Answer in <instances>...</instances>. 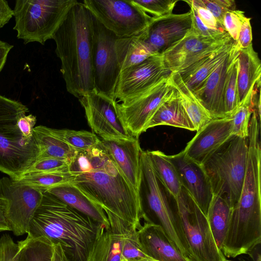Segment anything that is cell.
Listing matches in <instances>:
<instances>
[{
    "mask_svg": "<svg viewBox=\"0 0 261 261\" xmlns=\"http://www.w3.org/2000/svg\"><path fill=\"white\" fill-rule=\"evenodd\" d=\"M106 227L44 192L31 220L28 235L59 244L68 261H90Z\"/></svg>",
    "mask_w": 261,
    "mask_h": 261,
    "instance_id": "obj_1",
    "label": "cell"
},
{
    "mask_svg": "<svg viewBox=\"0 0 261 261\" xmlns=\"http://www.w3.org/2000/svg\"><path fill=\"white\" fill-rule=\"evenodd\" d=\"M92 14L82 2L69 10L54 34L55 52L67 91L79 98L95 89L92 63Z\"/></svg>",
    "mask_w": 261,
    "mask_h": 261,
    "instance_id": "obj_2",
    "label": "cell"
},
{
    "mask_svg": "<svg viewBox=\"0 0 261 261\" xmlns=\"http://www.w3.org/2000/svg\"><path fill=\"white\" fill-rule=\"evenodd\" d=\"M71 184L104 211L140 227L144 214L140 196L113 161L104 169L74 174Z\"/></svg>",
    "mask_w": 261,
    "mask_h": 261,
    "instance_id": "obj_3",
    "label": "cell"
},
{
    "mask_svg": "<svg viewBox=\"0 0 261 261\" xmlns=\"http://www.w3.org/2000/svg\"><path fill=\"white\" fill-rule=\"evenodd\" d=\"M141 169L139 196L142 209L146 210L143 212V219L160 225L173 245L186 258L192 261L175 197L156 174L147 150L142 151Z\"/></svg>",
    "mask_w": 261,
    "mask_h": 261,
    "instance_id": "obj_4",
    "label": "cell"
},
{
    "mask_svg": "<svg viewBox=\"0 0 261 261\" xmlns=\"http://www.w3.org/2000/svg\"><path fill=\"white\" fill-rule=\"evenodd\" d=\"M247 155V138L233 135L202 165L213 195L224 199L232 207L241 195Z\"/></svg>",
    "mask_w": 261,
    "mask_h": 261,
    "instance_id": "obj_5",
    "label": "cell"
},
{
    "mask_svg": "<svg viewBox=\"0 0 261 261\" xmlns=\"http://www.w3.org/2000/svg\"><path fill=\"white\" fill-rule=\"evenodd\" d=\"M76 0H16L13 30L24 44L44 45L52 37Z\"/></svg>",
    "mask_w": 261,
    "mask_h": 261,
    "instance_id": "obj_6",
    "label": "cell"
},
{
    "mask_svg": "<svg viewBox=\"0 0 261 261\" xmlns=\"http://www.w3.org/2000/svg\"><path fill=\"white\" fill-rule=\"evenodd\" d=\"M175 199L192 261H224L226 257L216 243L206 216L189 193L182 187Z\"/></svg>",
    "mask_w": 261,
    "mask_h": 261,
    "instance_id": "obj_7",
    "label": "cell"
},
{
    "mask_svg": "<svg viewBox=\"0 0 261 261\" xmlns=\"http://www.w3.org/2000/svg\"><path fill=\"white\" fill-rule=\"evenodd\" d=\"M82 3L96 19L118 38L140 35L153 18L130 0H84Z\"/></svg>",
    "mask_w": 261,
    "mask_h": 261,
    "instance_id": "obj_8",
    "label": "cell"
},
{
    "mask_svg": "<svg viewBox=\"0 0 261 261\" xmlns=\"http://www.w3.org/2000/svg\"><path fill=\"white\" fill-rule=\"evenodd\" d=\"M92 63L95 89L116 100L115 92L121 71L115 49L118 37L92 14Z\"/></svg>",
    "mask_w": 261,
    "mask_h": 261,
    "instance_id": "obj_9",
    "label": "cell"
},
{
    "mask_svg": "<svg viewBox=\"0 0 261 261\" xmlns=\"http://www.w3.org/2000/svg\"><path fill=\"white\" fill-rule=\"evenodd\" d=\"M170 75L132 99L120 103L116 101L119 118L133 137L138 138L146 131L147 123L158 108L174 93Z\"/></svg>",
    "mask_w": 261,
    "mask_h": 261,
    "instance_id": "obj_10",
    "label": "cell"
},
{
    "mask_svg": "<svg viewBox=\"0 0 261 261\" xmlns=\"http://www.w3.org/2000/svg\"><path fill=\"white\" fill-rule=\"evenodd\" d=\"M43 192L10 177L0 180V195L7 201L6 222L14 235L28 233L29 226L40 204Z\"/></svg>",
    "mask_w": 261,
    "mask_h": 261,
    "instance_id": "obj_11",
    "label": "cell"
},
{
    "mask_svg": "<svg viewBox=\"0 0 261 261\" xmlns=\"http://www.w3.org/2000/svg\"><path fill=\"white\" fill-rule=\"evenodd\" d=\"M89 126L101 139H129L133 136L118 115L116 100L94 89L80 96Z\"/></svg>",
    "mask_w": 261,
    "mask_h": 261,
    "instance_id": "obj_12",
    "label": "cell"
},
{
    "mask_svg": "<svg viewBox=\"0 0 261 261\" xmlns=\"http://www.w3.org/2000/svg\"><path fill=\"white\" fill-rule=\"evenodd\" d=\"M171 73L166 68L162 55L151 56L141 63L120 71L115 99L121 102L132 99L169 76Z\"/></svg>",
    "mask_w": 261,
    "mask_h": 261,
    "instance_id": "obj_13",
    "label": "cell"
},
{
    "mask_svg": "<svg viewBox=\"0 0 261 261\" xmlns=\"http://www.w3.org/2000/svg\"><path fill=\"white\" fill-rule=\"evenodd\" d=\"M38 148L35 139L27 140L17 126L0 133V171L16 180L37 161Z\"/></svg>",
    "mask_w": 261,
    "mask_h": 261,
    "instance_id": "obj_14",
    "label": "cell"
},
{
    "mask_svg": "<svg viewBox=\"0 0 261 261\" xmlns=\"http://www.w3.org/2000/svg\"><path fill=\"white\" fill-rule=\"evenodd\" d=\"M232 40L228 34L214 38L198 36L189 31L162 56L166 68L171 72H176L207 57Z\"/></svg>",
    "mask_w": 261,
    "mask_h": 261,
    "instance_id": "obj_15",
    "label": "cell"
},
{
    "mask_svg": "<svg viewBox=\"0 0 261 261\" xmlns=\"http://www.w3.org/2000/svg\"><path fill=\"white\" fill-rule=\"evenodd\" d=\"M191 23L190 11L182 14L172 13L153 17L147 28L140 36L153 53L162 55L187 35Z\"/></svg>",
    "mask_w": 261,
    "mask_h": 261,
    "instance_id": "obj_16",
    "label": "cell"
},
{
    "mask_svg": "<svg viewBox=\"0 0 261 261\" xmlns=\"http://www.w3.org/2000/svg\"><path fill=\"white\" fill-rule=\"evenodd\" d=\"M232 136L231 116L212 119L197 132L182 151L188 158L202 166Z\"/></svg>",
    "mask_w": 261,
    "mask_h": 261,
    "instance_id": "obj_17",
    "label": "cell"
},
{
    "mask_svg": "<svg viewBox=\"0 0 261 261\" xmlns=\"http://www.w3.org/2000/svg\"><path fill=\"white\" fill-rule=\"evenodd\" d=\"M106 152L127 182L139 195L141 149L138 138L101 139Z\"/></svg>",
    "mask_w": 261,
    "mask_h": 261,
    "instance_id": "obj_18",
    "label": "cell"
},
{
    "mask_svg": "<svg viewBox=\"0 0 261 261\" xmlns=\"http://www.w3.org/2000/svg\"><path fill=\"white\" fill-rule=\"evenodd\" d=\"M168 158L177 171L182 187L206 216L213 193L202 166L188 158L183 151Z\"/></svg>",
    "mask_w": 261,
    "mask_h": 261,
    "instance_id": "obj_19",
    "label": "cell"
},
{
    "mask_svg": "<svg viewBox=\"0 0 261 261\" xmlns=\"http://www.w3.org/2000/svg\"><path fill=\"white\" fill-rule=\"evenodd\" d=\"M238 51L234 42L229 53L217 65L201 87L193 92L213 119L226 117L223 104L226 72Z\"/></svg>",
    "mask_w": 261,
    "mask_h": 261,
    "instance_id": "obj_20",
    "label": "cell"
},
{
    "mask_svg": "<svg viewBox=\"0 0 261 261\" xmlns=\"http://www.w3.org/2000/svg\"><path fill=\"white\" fill-rule=\"evenodd\" d=\"M143 252L155 261H190L172 244L162 227L148 220L138 229Z\"/></svg>",
    "mask_w": 261,
    "mask_h": 261,
    "instance_id": "obj_21",
    "label": "cell"
},
{
    "mask_svg": "<svg viewBox=\"0 0 261 261\" xmlns=\"http://www.w3.org/2000/svg\"><path fill=\"white\" fill-rule=\"evenodd\" d=\"M104 211L110 226L103 231L96 241L90 261H123V242L129 223L108 211Z\"/></svg>",
    "mask_w": 261,
    "mask_h": 261,
    "instance_id": "obj_22",
    "label": "cell"
},
{
    "mask_svg": "<svg viewBox=\"0 0 261 261\" xmlns=\"http://www.w3.org/2000/svg\"><path fill=\"white\" fill-rule=\"evenodd\" d=\"M45 192L70 207L104 225L107 228L110 227L108 217L103 208L90 200L71 183L59 185Z\"/></svg>",
    "mask_w": 261,
    "mask_h": 261,
    "instance_id": "obj_23",
    "label": "cell"
},
{
    "mask_svg": "<svg viewBox=\"0 0 261 261\" xmlns=\"http://www.w3.org/2000/svg\"><path fill=\"white\" fill-rule=\"evenodd\" d=\"M237 85L239 103H241L261 77V62L252 43L238 50Z\"/></svg>",
    "mask_w": 261,
    "mask_h": 261,
    "instance_id": "obj_24",
    "label": "cell"
},
{
    "mask_svg": "<svg viewBox=\"0 0 261 261\" xmlns=\"http://www.w3.org/2000/svg\"><path fill=\"white\" fill-rule=\"evenodd\" d=\"M234 42L232 40L206 58L177 72L191 91L194 92L201 87L217 65L229 53Z\"/></svg>",
    "mask_w": 261,
    "mask_h": 261,
    "instance_id": "obj_25",
    "label": "cell"
},
{
    "mask_svg": "<svg viewBox=\"0 0 261 261\" xmlns=\"http://www.w3.org/2000/svg\"><path fill=\"white\" fill-rule=\"evenodd\" d=\"M159 125H169L195 131L176 89L172 95L158 108L147 123L145 130Z\"/></svg>",
    "mask_w": 261,
    "mask_h": 261,
    "instance_id": "obj_26",
    "label": "cell"
},
{
    "mask_svg": "<svg viewBox=\"0 0 261 261\" xmlns=\"http://www.w3.org/2000/svg\"><path fill=\"white\" fill-rule=\"evenodd\" d=\"M33 136L38 148L37 161L56 158L68 161L70 164L77 151L56 136L50 127L43 125L35 127Z\"/></svg>",
    "mask_w": 261,
    "mask_h": 261,
    "instance_id": "obj_27",
    "label": "cell"
},
{
    "mask_svg": "<svg viewBox=\"0 0 261 261\" xmlns=\"http://www.w3.org/2000/svg\"><path fill=\"white\" fill-rule=\"evenodd\" d=\"M170 81L177 91L181 103L192 122L195 131L199 130L213 119L212 117L193 92L185 85L177 72L171 73Z\"/></svg>",
    "mask_w": 261,
    "mask_h": 261,
    "instance_id": "obj_28",
    "label": "cell"
},
{
    "mask_svg": "<svg viewBox=\"0 0 261 261\" xmlns=\"http://www.w3.org/2000/svg\"><path fill=\"white\" fill-rule=\"evenodd\" d=\"M115 49L120 71L138 64L149 57L156 55L140 35L118 38L115 42Z\"/></svg>",
    "mask_w": 261,
    "mask_h": 261,
    "instance_id": "obj_29",
    "label": "cell"
},
{
    "mask_svg": "<svg viewBox=\"0 0 261 261\" xmlns=\"http://www.w3.org/2000/svg\"><path fill=\"white\" fill-rule=\"evenodd\" d=\"M232 208L224 199L213 195L208 209L206 218L214 239L221 251L226 234Z\"/></svg>",
    "mask_w": 261,
    "mask_h": 261,
    "instance_id": "obj_30",
    "label": "cell"
},
{
    "mask_svg": "<svg viewBox=\"0 0 261 261\" xmlns=\"http://www.w3.org/2000/svg\"><path fill=\"white\" fill-rule=\"evenodd\" d=\"M147 152L160 180L174 197L178 196L182 185L177 171L168 155L160 150H147Z\"/></svg>",
    "mask_w": 261,
    "mask_h": 261,
    "instance_id": "obj_31",
    "label": "cell"
},
{
    "mask_svg": "<svg viewBox=\"0 0 261 261\" xmlns=\"http://www.w3.org/2000/svg\"><path fill=\"white\" fill-rule=\"evenodd\" d=\"M16 261H51L54 244L45 237L27 238L17 242Z\"/></svg>",
    "mask_w": 261,
    "mask_h": 261,
    "instance_id": "obj_32",
    "label": "cell"
},
{
    "mask_svg": "<svg viewBox=\"0 0 261 261\" xmlns=\"http://www.w3.org/2000/svg\"><path fill=\"white\" fill-rule=\"evenodd\" d=\"M73 174L70 172H39L23 175L16 180L38 188L43 192L64 184L71 183Z\"/></svg>",
    "mask_w": 261,
    "mask_h": 261,
    "instance_id": "obj_33",
    "label": "cell"
},
{
    "mask_svg": "<svg viewBox=\"0 0 261 261\" xmlns=\"http://www.w3.org/2000/svg\"><path fill=\"white\" fill-rule=\"evenodd\" d=\"M51 132L77 151H87L100 143L101 140L93 133L85 130L50 128Z\"/></svg>",
    "mask_w": 261,
    "mask_h": 261,
    "instance_id": "obj_34",
    "label": "cell"
},
{
    "mask_svg": "<svg viewBox=\"0 0 261 261\" xmlns=\"http://www.w3.org/2000/svg\"><path fill=\"white\" fill-rule=\"evenodd\" d=\"M238 51L228 68L223 91V104L225 114L230 116L239 107L237 74Z\"/></svg>",
    "mask_w": 261,
    "mask_h": 261,
    "instance_id": "obj_35",
    "label": "cell"
},
{
    "mask_svg": "<svg viewBox=\"0 0 261 261\" xmlns=\"http://www.w3.org/2000/svg\"><path fill=\"white\" fill-rule=\"evenodd\" d=\"M29 111L20 102L0 95V133L16 127L18 118Z\"/></svg>",
    "mask_w": 261,
    "mask_h": 261,
    "instance_id": "obj_36",
    "label": "cell"
},
{
    "mask_svg": "<svg viewBox=\"0 0 261 261\" xmlns=\"http://www.w3.org/2000/svg\"><path fill=\"white\" fill-rule=\"evenodd\" d=\"M253 90L240 103L234 112L230 116L232 122V134L242 138H247L251 114L253 112L251 96Z\"/></svg>",
    "mask_w": 261,
    "mask_h": 261,
    "instance_id": "obj_37",
    "label": "cell"
},
{
    "mask_svg": "<svg viewBox=\"0 0 261 261\" xmlns=\"http://www.w3.org/2000/svg\"><path fill=\"white\" fill-rule=\"evenodd\" d=\"M137 230V228L130 224L126 228L122 247L123 261L151 259L142 250L139 241Z\"/></svg>",
    "mask_w": 261,
    "mask_h": 261,
    "instance_id": "obj_38",
    "label": "cell"
},
{
    "mask_svg": "<svg viewBox=\"0 0 261 261\" xmlns=\"http://www.w3.org/2000/svg\"><path fill=\"white\" fill-rule=\"evenodd\" d=\"M130 2L141 10L160 17L172 13L178 1L176 0H130Z\"/></svg>",
    "mask_w": 261,
    "mask_h": 261,
    "instance_id": "obj_39",
    "label": "cell"
},
{
    "mask_svg": "<svg viewBox=\"0 0 261 261\" xmlns=\"http://www.w3.org/2000/svg\"><path fill=\"white\" fill-rule=\"evenodd\" d=\"M70 163L66 160L56 158L43 159L36 161L23 175L39 172H70Z\"/></svg>",
    "mask_w": 261,
    "mask_h": 261,
    "instance_id": "obj_40",
    "label": "cell"
},
{
    "mask_svg": "<svg viewBox=\"0 0 261 261\" xmlns=\"http://www.w3.org/2000/svg\"><path fill=\"white\" fill-rule=\"evenodd\" d=\"M246 17L244 11L237 9L228 11L225 14L222 26L234 41L238 40L241 28Z\"/></svg>",
    "mask_w": 261,
    "mask_h": 261,
    "instance_id": "obj_41",
    "label": "cell"
},
{
    "mask_svg": "<svg viewBox=\"0 0 261 261\" xmlns=\"http://www.w3.org/2000/svg\"><path fill=\"white\" fill-rule=\"evenodd\" d=\"M200 2L222 25L226 13L236 9V3L233 0H200Z\"/></svg>",
    "mask_w": 261,
    "mask_h": 261,
    "instance_id": "obj_42",
    "label": "cell"
},
{
    "mask_svg": "<svg viewBox=\"0 0 261 261\" xmlns=\"http://www.w3.org/2000/svg\"><path fill=\"white\" fill-rule=\"evenodd\" d=\"M189 6H191L196 11L201 23L210 30L221 32H226L213 14L200 3V0L184 1Z\"/></svg>",
    "mask_w": 261,
    "mask_h": 261,
    "instance_id": "obj_43",
    "label": "cell"
},
{
    "mask_svg": "<svg viewBox=\"0 0 261 261\" xmlns=\"http://www.w3.org/2000/svg\"><path fill=\"white\" fill-rule=\"evenodd\" d=\"M189 6L192 20L191 27L189 32L198 36L214 38L221 37L228 35L226 32L211 30L206 28L201 23L194 8L191 6Z\"/></svg>",
    "mask_w": 261,
    "mask_h": 261,
    "instance_id": "obj_44",
    "label": "cell"
},
{
    "mask_svg": "<svg viewBox=\"0 0 261 261\" xmlns=\"http://www.w3.org/2000/svg\"><path fill=\"white\" fill-rule=\"evenodd\" d=\"M18 246L8 234L0 238V261H16Z\"/></svg>",
    "mask_w": 261,
    "mask_h": 261,
    "instance_id": "obj_45",
    "label": "cell"
},
{
    "mask_svg": "<svg viewBox=\"0 0 261 261\" xmlns=\"http://www.w3.org/2000/svg\"><path fill=\"white\" fill-rule=\"evenodd\" d=\"M251 18L246 17L243 23L238 40L235 41L236 48L239 50L248 47L252 41V28L250 23Z\"/></svg>",
    "mask_w": 261,
    "mask_h": 261,
    "instance_id": "obj_46",
    "label": "cell"
},
{
    "mask_svg": "<svg viewBox=\"0 0 261 261\" xmlns=\"http://www.w3.org/2000/svg\"><path fill=\"white\" fill-rule=\"evenodd\" d=\"M36 121V117L33 114L23 115L18 118L17 126L25 140L30 141L33 138V130Z\"/></svg>",
    "mask_w": 261,
    "mask_h": 261,
    "instance_id": "obj_47",
    "label": "cell"
},
{
    "mask_svg": "<svg viewBox=\"0 0 261 261\" xmlns=\"http://www.w3.org/2000/svg\"><path fill=\"white\" fill-rule=\"evenodd\" d=\"M14 16V11L5 0H0V28L7 23Z\"/></svg>",
    "mask_w": 261,
    "mask_h": 261,
    "instance_id": "obj_48",
    "label": "cell"
},
{
    "mask_svg": "<svg viewBox=\"0 0 261 261\" xmlns=\"http://www.w3.org/2000/svg\"><path fill=\"white\" fill-rule=\"evenodd\" d=\"M7 204L6 199L0 195V232L9 230L6 219Z\"/></svg>",
    "mask_w": 261,
    "mask_h": 261,
    "instance_id": "obj_49",
    "label": "cell"
},
{
    "mask_svg": "<svg viewBox=\"0 0 261 261\" xmlns=\"http://www.w3.org/2000/svg\"><path fill=\"white\" fill-rule=\"evenodd\" d=\"M13 45L0 40V72L6 63L8 55Z\"/></svg>",
    "mask_w": 261,
    "mask_h": 261,
    "instance_id": "obj_50",
    "label": "cell"
},
{
    "mask_svg": "<svg viewBox=\"0 0 261 261\" xmlns=\"http://www.w3.org/2000/svg\"><path fill=\"white\" fill-rule=\"evenodd\" d=\"M51 261H68L61 245L59 244H54Z\"/></svg>",
    "mask_w": 261,
    "mask_h": 261,
    "instance_id": "obj_51",
    "label": "cell"
},
{
    "mask_svg": "<svg viewBox=\"0 0 261 261\" xmlns=\"http://www.w3.org/2000/svg\"><path fill=\"white\" fill-rule=\"evenodd\" d=\"M260 244L256 245L247 253V254L250 255L253 261H260Z\"/></svg>",
    "mask_w": 261,
    "mask_h": 261,
    "instance_id": "obj_52",
    "label": "cell"
},
{
    "mask_svg": "<svg viewBox=\"0 0 261 261\" xmlns=\"http://www.w3.org/2000/svg\"><path fill=\"white\" fill-rule=\"evenodd\" d=\"M133 261H155L152 259H140L137 260H133Z\"/></svg>",
    "mask_w": 261,
    "mask_h": 261,
    "instance_id": "obj_53",
    "label": "cell"
},
{
    "mask_svg": "<svg viewBox=\"0 0 261 261\" xmlns=\"http://www.w3.org/2000/svg\"><path fill=\"white\" fill-rule=\"evenodd\" d=\"M224 261H231V260H227V259H226Z\"/></svg>",
    "mask_w": 261,
    "mask_h": 261,
    "instance_id": "obj_54",
    "label": "cell"
},
{
    "mask_svg": "<svg viewBox=\"0 0 261 261\" xmlns=\"http://www.w3.org/2000/svg\"><path fill=\"white\" fill-rule=\"evenodd\" d=\"M123 261H127V260H124Z\"/></svg>",
    "mask_w": 261,
    "mask_h": 261,
    "instance_id": "obj_55",
    "label": "cell"
}]
</instances>
